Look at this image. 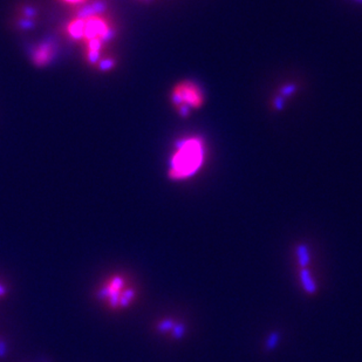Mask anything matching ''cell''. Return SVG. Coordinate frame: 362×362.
<instances>
[{"label":"cell","instance_id":"6da1fadb","mask_svg":"<svg viewBox=\"0 0 362 362\" xmlns=\"http://www.w3.org/2000/svg\"><path fill=\"white\" fill-rule=\"evenodd\" d=\"M64 35L72 41L82 44L84 58L89 66L100 72H111L116 59L108 52L116 35V23L104 4L84 5L65 23Z\"/></svg>","mask_w":362,"mask_h":362},{"label":"cell","instance_id":"7a4b0ae2","mask_svg":"<svg viewBox=\"0 0 362 362\" xmlns=\"http://www.w3.org/2000/svg\"><path fill=\"white\" fill-rule=\"evenodd\" d=\"M208 158V146L200 135H187L178 140L168 161V178L184 182L195 178L203 169Z\"/></svg>","mask_w":362,"mask_h":362},{"label":"cell","instance_id":"3957f363","mask_svg":"<svg viewBox=\"0 0 362 362\" xmlns=\"http://www.w3.org/2000/svg\"><path fill=\"white\" fill-rule=\"evenodd\" d=\"M135 287L124 274H112L102 280L97 291V297L113 311L131 307L136 301Z\"/></svg>","mask_w":362,"mask_h":362},{"label":"cell","instance_id":"277c9868","mask_svg":"<svg viewBox=\"0 0 362 362\" xmlns=\"http://www.w3.org/2000/svg\"><path fill=\"white\" fill-rule=\"evenodd\" d=\"M169 97L173 109L182 117H188L205 104L204 88L193 80L178 82L171 89Z\"/></svg>","mask_w":362,"mask_h":362},{"label":"cell","instance_id":"5b68a950","mask_svg":"<svg viewBox=\"0 0 362 362\" xmlns=\"http://www.w3.org/2000/svg\"><path fill=\"white\" fill-rule=\"evenodd\" d=\"M55 57V47L53 44L41 43L35 47L32 53V61L37 67H45L53 61Z\"/></svg>","mask_w":362,"mask_h":362},{"label":"cell","instance_id":"8992f818","mask_svg":"<svg viewBox=\"0 0 362 362\" xmlns=\"http://www.w3.org/2000/svg\"><path fill=\"white\" fill-rule=\"evenodd\" d=\"M158 331L166 334V333H171L173 338H182L185 333L184 325L180 324L173 321V319H163L158 323Z\"/></svg>","mask_w":362,"mask_h":362},{"label":"cell","instance_id":"52a82bcc","mask_svg":"<svg viewBox=\"0 0 362 362\" xmlns=\"http://www.w3.org/2000/svg\"><path fill=\"white\" fill-rule=\"evenodd\" d=\"M19 25L20 28H28V26H31L32 23H35V18H37V12L35 11L33 8H21L20 11L19 17Z\"/></svg>","mask_w":362,"mask_h":362},{"label":"cell","instance_id":"ba28073f","mask_svg":"<svg viewBox=\"0 0 362 362\" xmlns=\"http://www.w3.org/2000/svg\"><path fill=\"white\" fill-rule=\"evenodd\" d=\"M301 283L304 285V289L306 292L313 293L316 291V281L313 279L312 276L309 274V270L303 269L301 274Z\"/></svg>","mask_w":362,"mask_h":362},{"label":"cell","instance_id":"9c48e42d","mask_svg":"<svg viewBox=\"0 0 362 362\" xmlns=\"http://www.w3.org/2000/svg\"><path fill=\"white\" fill-rule=\"evenodd\" d=\"M298 260H299V264L303 269L307 266L308 262H309V252H308L307 247H298Z\"/></svg>","mask_w":362,"mask_h":362},{"label":"cell","instance_id":"30bf717a","mask_svg":"<svg viewBox=\"0 0 362 362\" xmlns=\"http://www.w3.org/2000/svg\"><path fill=\"white\" fill-rule=\"evenodd\" d=\"M61 4L70 8H79L88 3V0H59Z\"/></svg>","mask_w":362,"mask_h":362},{"label":"cell","instance_id":"8fae6325","mask_svg":"<svg viewBox=\"0 0 362 362\" xmlns=\"http://www.w3.org/2000/svg\"><path fill=\"white\" fill-rule=\"evenodd\" d=\"M6 293H8V287L0 281V299H3L6 296Z\"/></svg>","mask_w":362,"mask_h":362},{"label":"cell","instance_id":"7c38bea8","mask_svg":"<svg viewBox=\"0 0 362 362\" xmlns=\"http://www.w3.org/2000/svg\"><path fill=\"white\" fill-rule=\"evenodd\" d=\"M277 340H278L277 335H272V336H270V341H269V343H267V346L269 347L276 346V343H277Z\"/></svg>","mask_w":362,"mask_h":362},{"label":"cell","instance_id":"4fadbf2b","mask_svg":"<svg viewBox=\"0 0 362 362\" xmlns=\"http://www.w3.org/2000/svg\"><path fill=\"white\" fill-rule=\"evenodd\" d=\"M6 353V345L3 341H0V355H4Z\"/></svg>","mask_w":362,"mask_h":362},{"label":"cell","instance_id":"5bb4252c","mask_svg":"<svg viewBox=\"0 0 362 362\" xmlns=\"http://www.w3.org/2000/svg\"><path fill=\"white\" fill-rule=\"evenodd\" d=\"M140 1H144V3H148V1H151V0H140Z\"/></svg>","mask_w":362,"mask_h":362},{"label":"cell","instance_id":"9a60e30c","mask_svg":"<svg viewBox=\"0 0 362 362\" xmlns=\"http://www.w3.org/2000/svg\"><path fill=\"white\" fill-rule=\"evenodd\" d=\"M356 1H362V0H356Z\"/></svg>","mask_w":362,"mask_h":362}]
</instances>
